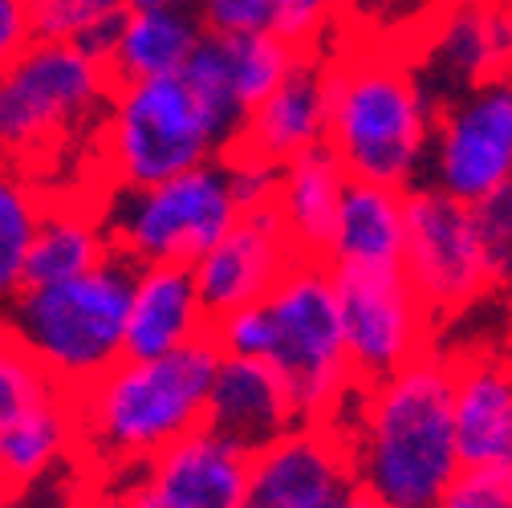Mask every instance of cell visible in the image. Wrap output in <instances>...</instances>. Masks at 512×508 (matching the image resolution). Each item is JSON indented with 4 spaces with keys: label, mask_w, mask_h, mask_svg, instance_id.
<instances>
[{
    "label": "cell",
    "mask_w": 512,
    "mask_h": 508,
    "mask_svg": "<svg viewBox=\"0 0 512 508\" xmlns=\"http://www.w3.org/2000/svg\"><path fill=\"white\" fill-rule=\"evenodd\" d=\"M350 0H277L273 33L301 53H330L346 37Z\"/></svg>",
    "instance_id": "cell-28"
},
{
    "label": "cell",
    "mask_w": 512,
    "mask_h": 508,
    "mask_svg": "<svg viewBox=\"0 0 512 508\" xmlns=\"http://www.w3.org/2000/svg\"><path fill=\"white\" fill-rule=\"evenodd\" d=\"M508 5H512V0H508Z\"/></svg>",
    "instance_id": "cell-41"
},
{
    "label": "cell",
    "mask_w": 512,
    "mask_h": 508,
    "mask_svg": "<svg viewBox=\"0 0 512 508\" xmlns=\"http://www.w3.org/2000/svg\"><path fill=\"white\" fill-rule=\"evenodd\" d=\"M504 293H508V297H512V277H508V285H504Z\"/></svg>",
    "instance_id": "cell-39"
},
{
    "label": "cell",
    "mask_w": 512,
    "mask_h": 508,
    "mask_svg": "<svg viewBox=\"0 0 512 508\" xmlns=\"http://www.w3.org/2000/svg\"><path fill=\"white\" fill-rule=\"evenodd\" d=\"M407 212L411 220L403 273L431 305L439 326L456 322L492 293H500V277L492 269L472 204L423 179L407 187Z\"/></svg>",
    "instance_id": "cell-9"
},
{
    "label": "cell",
    "mask_w": 512,
    "mask_h": 508,
    "mask_svg": "<svg viewBox=\"0 0 512 508\" xmlns=\"http://www.w3.org/2000/svg\"><path fill=\"white\" fill-rule=\"evenodd\" d=\"M135 265H106L53 285H25L5 297V342L37 358L61 387L82 391L126 358Z\"/></svg>",
    "instance_id": "cell-6"
},
{
    "label": "cell",
    "mask_w": 512,
    "mask_h": 508,
    "mask_svg": "<svg viewBox=\"0 0 512 508\" xmlns=\"http://www.w3.org/2000/svg\"><path fill=\"white\" fill-rule=\"evenodd\" d=\"M301 261L293 236L277 212H244L232 232L191 265L204 305L212 317L236 313L244 305H261Z\"/></svg>",
    "instance_id": "cell-15"
},
{
    "label": "cell",
    "mask_w": 512,
    "mask_h": 508,
    "mask_svg": "<svg viewBox=\"0 0 512 508\" xmlns=\"http://www.w3.org/2000/svg\"><path fill=\"white\" fill-rule=\"evenodd\" d=\"M512 179V78L439 102L427 183L464 204Z\"/></svg>",
    "instance_id": "cell-13"
},
{
    "label": "cell",
    "mask_w": 512,
    "mask_h": 508,
    "mask_svg": "<svg viewBox=\"0 0 512 508\" xmlns=\"http://www.w3.org/2000/svg\"><path fill=\"white\" fill-rule=\"evenodd\" d=\"M330 139V53H305L297 70L256 106L232 147L289 163Z\"/></svg>",
    "instance_id": "cell-18"
},
{
    "label": "cell",
    "mask_w": 512,
    "mask_h": 508,
    "mask_svg": "<svg viewBox=\"0 0 512 508\" xmlns=\"http://www.w3.org/2000/svg\"><path fill=\"white\" fill-rule=\"evenodd\" d=\"M508 354H512V346H508Z\"/></svg>",
    "instance_id": "cell-40"
},
{
    "label": "cell",
    "mask_w": 512,
    "mask_h": 508,
    "mask_svg": "<svg viewBox=\"0 0 512 508\" xmlns=\"http://www.w3.org/2000/svg\"><path fill=\"white\" fill-rule=\"evenodd\" d=\"M439 98L399 41L342 37L330 49V147L354 179L415 187L427 179Z\"/></svg>",
    "instance_id": "cell-3"
},
{
    "label": "cell",
    "mask_w": 512,
    "mask_h": 508,
    "mask_svg": "<svg viewBox=\"0 0 512 508\" xmlns=\"http://www.w3.org/2000/svg\"><path fill=\"white\" fill-rule=\"evenodd\" d=\"M358 488L346 431L338 423H301L252 456L244 508H346Z\"/></svg>",
    "instance_id": "cell-14"
},
{
    "label": "cell",
    "mask_w": 512,
    "mask_h": 508,
    "mask_svg": "<svg viewBox=\"0 0 512 508\" xmlns=\"http://www.w3.org/2000/svg\"><path fill=\"white\" fill-rule=\"evenodd\" d=\"M126 13L131 0H29L33 33L41 41H74L94 49H106Z\"/></svg>",
    "instance_id": "cell-27"
},
{
    "label": "cell",
    "mask_w": 512,
    "mask_h": 508,
    "mask_svg": "<svg viewBox=\"0 0 512 508\" xmlns=\"http://www.w3.org/2000/svg\"><path fill=\"white\" fill-rule=\"evenodd\" d=\"M45 208L49 187L37 175L5 163V179H0V289H5V297L25 285V265L41 232Z\"/></svg>",
    "instance_id": "cell-26"
},
{
    "label": "cell",
    "mask_w": 512,
    "mask_h": 508,
    "mask_svg": "<svg viewBox=\"0 0 512 508\" xmlns=\"http://www.w3.org/2000/svg\"><path fill=\"white\" fill-rule=\"evenodd\" d=\"M472 212H476L484 248H488L492 269L500 277V293H504V285L512 277V179L500 183L496 192H488L484 200H476Z\"/></svg>",
    "instance_id": "cell-32"
},
{
    "label": "cell",
    "mask_w": 512,
    "mask_h": 508,
    "mask_svg": "<svg viewBox=\"0 0 512 508\" xmlns=\"http://www.w3.org/2000/svg\"><path fill=\"white\" fill-rule=\"evenodd\" d=\"M66 464H78V399L37 358L5 342V358H0V472H5V496H25Z\"/></svg>",
    "instance_id": "cell-10"
},
{
    "label": "cell",
    "mask_w": 512,
    "mask_h": 508,
    "mask_svg": "<svg viewBox=\"0 0 512 508\" xmlns=\"http://www.w3.org/2000/svg\"><path fill=\"white\" fill-rule=\"evenodd\" d=\"M403 49L439 102L512 78V5L508 0H439L411 29Z\"/></svg>",
    "instance_id": "cell-12"
},
{
    "label": "cell",
    "mask_w": 512,
    "mask_h": 508,
    "mask_svg": "<svg viewBox=\"0 0 512 508\" xmlns=\"http://www.w3.org/2000/svg\"><path fill=\"white\" fill-rule=\"evenodd\" d=\"M216 317L204 305L196 273L187 265H147L135 273L131 297V334L126 354L131 358H163L191 342L212 338Z\"/></svg>",
    "instance_id": "cell-22"
},
{
    "label": "cell",
    "mask_w": 512,
    "mask_h": 508,
    "mask_svg": "<svg viewBox=\"0 0 512 508\" xmlns=\"http://www.w3.org/2000/svg\"><path fill=\"white\" fill-rule=\"evenodd\" d=\"M224 171L232 183V196L240 204V212H277V196H281V175L285 167L244 151V147H228L224 151Z\"/></svg>",
    "instance_id": "cell-29"
},
{
    "label": "cell",
    "mask_w": 512,
    "mask_h": 508,
    "mask_svg": "<svg viewBox=\"0 0 512 508\" xmlns=\"http://www.w3.org/2000/svg\"><path fill=\"white\" fill-rule=\"evenodd\" d=\"M131 9L163 13V9H196V0H131Z\"/></svg>",
    "instance_id": "cell-37"
},
{
    "label": "cell",
    "mask_w": 512,
    "mask_h": 508,
    "mask_svg": "<svg viewBox=\"0 0 512 508\" xmlns=\"http://www.w3.org/2000/svg\"><path fill=\"white\" fill-rule=\"evenodd\" d=\"M456 427L464 468L512 472V354L456 350Z\"/></svg>",
    "instance_id": "cell-20"
},
{
    "label": "cell",
    "mask_w": 512,
    "mask_h": 508,
    "mask_svg": "<svg viewBox=\"0 0 512 508\" xmlns=\"http://www.w3.org/2000/svg\"><path fill=\"white\" fill-rule=\"evenodd\" d=\"M212 342L220 346L224 358H269V342H273V322H269V305H244L236 313L216 317L212 326Z\"/></svg>",
    "instance_id": "cell-31"
},
{
    "label": "cell",
    "mask_w": 512,
    "mask_h": 508,
    "mask_svg": "<svg viewBox=\"0 0 512 508\" xmlns=\"http://www.w3.org/2000/svg\"><path fill=\"white\" fill-rule=\"evenodd\" d=\"M139 476L175 508H244L252 456L212 427L183 435Z\"/></svg>",
    "instance_id": "cell-19"
},
{
    "label": "cell",
    "mask_w": 512,
    "mask_h": 508,
    "mask_svg": "<svg viewBox=\"0 0 512 508\" xmlns=\"http://www.w3.org/2000/svg\"><path fill=\"white\" fill-rule=\"evenodd\" d=\"M212 338L163 358L114 362L78 399V468L86 480L135 472L171 443L208 423V399L220 370Z\"/></svg>",
    "instance_id": "cell-2"
},
{
    "label": "cell",
    "mask_w": 512,
    "mask_h": 508,
    "mask_svg": "<svg viewBox=\"0 0 512 508\" xmlns=\"http://www.w3.org/2000/svg\"><path fill=\"white\" fill-rule=\"evenodd\" d=\"M346 508H399V504H391V500H382V496H374V492L358 488V492H354V500H350Z\"/></svg>",
    "instance_id": "cell-38"
},
{
    "label": "cell",
    "mask_w": 512,
    "mask_h": 508,
    "mask_svg": "<svg viewBox=\"0 0 512 508\" xmlns=\"http://www.w3.org/2000/svg\"><path fill=\"white\" fill-rule=\"evenodd\" d=\"M208 37V25L200 9H163V13H143L131 9L106 41V61L122 82H155V78H175L191 66V57L200 53Z\"/></svg>",
    "instance_id": "cell-24"
},
{
    "label": "cell",
    "mask_w": 512,
    "mask_h": 508,
    "mask_svg": "<svg viewBox=\"0 0 512 508\" xmlns=\"http://www.w3.org/2000/svg\"><path fill=\"white\" fill-rule=\"evenodd\" d=\"M407 187L350 179L334 236L326 244V265L346 269H403L407 261Z\"/></svg>",
    "instance_id": "cell-23"
},
{
    "label": "cell",
    "mask_w": 512,
    "mask_h": 508,
    "mask_svg": "<svg viewBox=\"0 0 512 508\" xmlns=\"http://www.w3.org/2000/svg\"><path fill=\"white\" fill-rule=\"evenodd\" d=\"M240 216L244 212L232 196L224 159L151 187L106 196L114 257L131 261L135 269H147V265L191 269L232 232Z\"/></svg>",
    "instance_id": "cell-8"
},
{
    "label": "cell",
    "mask_w": 512,
    "mask_h": 508,
    "mask_svg": "<svg viewBox=\"0 0 512 508\" xmlns=\"http://www.w3.org/2000/svg\"><path fill=\"white\" fill-rule=\"evenodd\" d=\"M208 33H265L273 29L277 0H196Z\"/></svg>",
    "instance_id": "cell-34"
},
{
    "label": "cell",
    "mask_w": 512,
    "mask_h": 508,
    "mask_svg": "<svg viewBox=\"0 0 512 508\" xmlns=\"http://www.w3.org/2000/svg\"><path fill=\"white\" fill-rule=\"evenodd\" d=\"M305 53L293 49L273 29L265 33H208L200 53L183 70L212 98L236 126L261 106L293 70Z\"/></svg>",
    "instance_id": "cell-16"
},
{
    "label": "cell",
    "mask_w": 512,
    "mask_h": 508,
    "mask_svg": "<svg viewBox=\"0 0 512 508\" xmlns=\"http://www.w3.org/2000/svg\"><path fill=\"white\" fill-rule=\"evenodd\" d=\"M439 5V0H350L346 37H382V41H407L411 29Z\"/></svg>",
    "instance_id": "cell-30"
},
{
    "label": "cell",
    "mask_w": 512,
    "mask_h": 508,
    "mask_svg": "<svg viewBox=\"0 0 512 508\" xmlns=\"http://www.w3.org/2000/svg\"><path fill=\"white\" fill-rule=\"evenodd\" d=\"M305 423L289 383L277 374V366L261 358H220L212 399H208V423L224 439L248 456L273 448L277 439L297 431Z\"/></svg>",
    "instance_id": "cell-17"
},
{
    "label": "cell",
    "mask_w": 512,
    "mask_h": 508,
    "mask_svg": "<svg viewBox=\"0 0 512 508\" xmlns=\"http://www.w3.org/2000/svg\"><path fill=\"white\" fill-rule=\"evenodd\" d=\"M358 484L399 508H435L464 472L456 427V350H427L411 366L362 383L338 423Z\"/></svg>",
    "instance_id": "cell-1"
},
{
    "label": "cell",
    "mask_w": 512,
    "mask_h": 508,
    "mask_svg": "<svg viewBox=\"0 0 512 508\" xmlns=\"http://www.w3.org/2000/svg\"><path fill=\"white\" fill-rule=\"evenodd\" d=\"M350 167L338 159V151L330 143L313 147L297 159L285 163L281 175V196H277V216L285 224V232L293 236L301 257H326V244L334 236L338 212H342V196L350 187Z\"/></svg>",
    "instance_id": "cell-25"
},
{
    "label": "cell",
    "mask_w": 512,
    "mask_h": 508,
    "mask_svg": "<svg viewBox=\"0 0 512 508\" xmlns=\"http://www.w3.org/2000/svg\"><path fill=\"white\" fill-rule=\"evenodd\" d=\"M350 362L362 383H378L439 346V317L403 269L334 273Z\"/></svg>",
    "instance_id": "cell-11"
},
{
    "label": "cell",
    "mask_w": 512,
    "mask_h": 508,
    "mask_svg": "<svg viewBox=\"0 0 512 508\" xmlns=\"http://www.w3.org/2000/svg\"><path fill=\"white\" fill-rule=\"evenodd\" d=\"M265 305L273 322L265 362L289 383L305 423H342L362 378L346 350L334 269L317 257H301Z\"/></svg>",
    "instance_id": "cell-7"
},
{
    "label": "cell",
    "mask_w": 512,
    "mask_h": 508,
    "mask_svg": "<svg viewBox=\"0 0 512 508\" xmlns=\"http://www.w3.org/2000/svg\"><path fill=\"white\" fill-rule=\"evenodd\" d=\"M110 257H114V240L106 224V192H98V187L49 192V208L25 265V285L74 281L106 265Z\"/></svg>",
    "instance_id": "cell-21"
},
{
    "label": "cell",
    "mask_w": 512,
    "mask_h": 508,
    "mask_svg": "<svg viewBox=\"0 0 512 508\" xmlns=\"http://www.w3.org/2000/svg\"><path fill=\"white\" fill-rule=\"evenodd\" d=\"M33 41L37 33L29 17V0H0V57H13Z\"/></svg>",
    "instance_id": "cell-36"
},
{
    "label": "cell",
    "mask_w": 512,
    "mask_h": 508,
    "mask_svg": "<svg viewBox=\"0 0 512 508\" xmlns=\"http://www.w3.org/2000/svg\"><path fill=\"white\" fill-rule=\"evenodd\" d=\"M435 508H512V472L464 468Z\"/></svg>",
    "instance_id": "cell-33"
},
{
    "label": "cell",
    "mask_w": 512,
    "mask_h": 508,
    "mask_svg": "<svg viewBox=\"0 0 512 508\" xmlns=\"http://www.w3.org/2000/svg\"><path fill=\"white\" fill-rule=\"evenodd\" d=\"M118 90L110 61L94 45L33 41L5 57L0 74V143L5 163L37 175L41 183L74 151H94V135Z\"/></svg>",
    "instance_id": "cell-4"
},
{
    "label": "cell",
    "mask_w": 512,
    "mask_h": 508,
    "mask_svg": "<svg viewBox=\"0 0 512 508\" xmlns=\"http://www.w3.org/2000/svg\"><path fill=\"white\" fill-rule=\"evenodd\" d=\"M86 484H90V504L86 508H175L171 500H163L139 476V468L106 476V480H86Z\"/></svg>",
    "instance_id": "cell-35"
},
{
    "label": "cell",
    "mask_w": 512,
    "mask_h": 508,
    "mask_svg": "<svg viewBox=\"0 0 512 508\" xmlns=\"http://www.w3.org/2000/svg\"><path fill=\"white\" fill-rule=\"evenodd\" d=\"M240 126L187 74L122 82L94 135L90 175L98 192H135L224 159Z\"/></svg>",
    "instance_id": "cell-5"
}]
</instances>
